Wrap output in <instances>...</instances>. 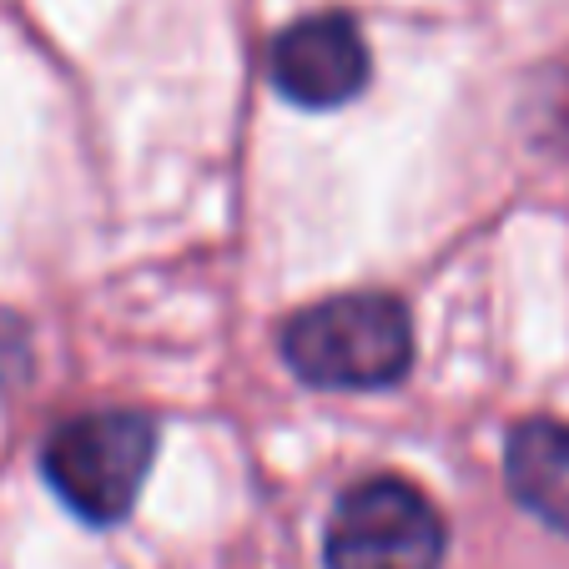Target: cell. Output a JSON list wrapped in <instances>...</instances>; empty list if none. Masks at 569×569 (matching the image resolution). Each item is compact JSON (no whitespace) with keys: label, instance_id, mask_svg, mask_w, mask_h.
I'll use <instances>...</instances> for the list:
<instances>
[{"label":"cell","instance_id":"cell-5","mask_svg":"<svg viewBox=\"0 0 569 569\" xmlns=\"http://www.w3.org/2000/svg\"><path fill=\"white\" fill-rule=\"evenodd\" d=\"M505 473L515 499L549 529L569 535V423L529 419L509 433Z\"/></svg>","mask_w":569,"mask_h":569},{"label":"cell","instance_id":"cell-3","mask_svg":"<svg viewBox=\"0 0 569 569\" xmlns=\"http://www.w3.org/2000/svg\"><path fill=\"white\" fill-rule=\"evenodd\" d=\"M443 519L409 479H363L333 505L322 559L328 569H439Z\"/></svg>","mask_w":569,"mask_h":569},{"label":"cell","instance_id":"cell-6","mask_svg":"<svg viewBox=\"0 0 569 569\" xmlns=\"http://www.w3.org/2000/svg\"><path fill=\"white\" fill-rule=\"evenodd\" d=\"M31 378V333H26L21 312L0 308V398Z\"/></svg>","mask_w":569,"mask_h":569},{"label":"cell","instance_id":"cell-2","mask_svg":"<svg viewBox=\"0 0 569 569\" xmlns=\"http://www.w3.org/2000/svg\"><path fill=\"white\" fill-rule=\"evenodd\" d=\"M157 453V423L137 409H101L66 419L46 439L41 469L51 489L91 525H117L131 515Z\"/></svg>","mask_w":569,"mask_h":569},{"label":"cell","instance_id":"cell-1","mask_svg":"<svg viewBox=\"0 0 569 569\" xmlns=\"http://www.w3.org/2000/svg\"><path fill=\"white\" fill-rule=\"evenodd\" d=\"M282 358L318 388H388L413 363L409 308L388 292H343L282 322Z\"/></svg>","mask_w":569,"mask_h":569},{"label":"cell","instance_id":"cell-4","mask_svg":"<svg viewBox=\"0 0 569 569\" xmlns=\"http://www.w3.org/2000/svg\"><path fill=\"white\" fill-rule=\"evenodd\" d=\"M272 81L288 101L308 111L343 107L368 81V46L348 16L292 21L272 46Z\"/></svg>","mask_w":569,"mask_h":569}]
</instances>
